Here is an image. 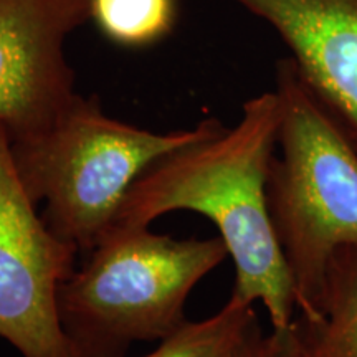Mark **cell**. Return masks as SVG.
Here are the masks:
<instances>
[{"instance_id":"6da1fadb","label":"cell","mask_w":357,"mask_h":357,"mask_svg":"<svg viewBox=\"0 0 357 357\" xmlns=\"http://www.w3.org/2000/svg\"><path fill=\"white\" fill-rule=\"evenodd\" d=\"M278 126L275 89L245 102L234 128L213 118L204 136L160 155L141 172L109 229H146L176 211L211 218L234 260L230 298L245 305L260 301L273 329L287 328L296 310L266 200Z\"/></svg>"},{"instance_id":"ba28073f","label":"cell","mask_w":357,"mask_h":357,"mask_svg":"<svg viewBox=\"0 0 357 357\" xmlns=\"http://www.w3.org/2000/svg\"><path fill=\"white\" fill-rule=\"evenodd\" d=\"M268 341L276 357H357V245L334 255L321 314L294 316Z\"/></svg>"},{"instance_id":"3957f363","label":"cell","mask_w":357,"mask_h":357,"mask_svg":"<svg viewBox=\"0 0 357 357\" xmlns=\"http://www.w3.org/2000/svg\"><path fill=\"white\" fill-rule=\"evenodd\" d=\"M227 257L220 236L109 230L58 289V321L75 357H126L134 342L172 336L189 321L192 289Z\"/></svg>"},{"instance_id":"30bf717a","label":"cell","mask_w":357,"mask_h":357,"mask_svg":"<svg viewBox=\"0 0 357 357\" xmlns=\"http://www.w3.org/2000/svg\"><path fill=\"white\" fill-rule=\"evenodd\" d=\"M93 19L106 37L126 47L162 38L174 24V0H93Z\"/></svg>"},{"instance_id":"8fae6325","label":"cell","mask_w":357,"mask_h":357,"mask_svg":"<svg viewBox=\"0 0 357 357\" xmlns=\"http://www.w3.org/2000/svg\"><path fill=\"white\" fill-rule=\"evenodd\" d=\"M234 357H276L268 341V334H263L258 318L248 328L240 346L236 347Z\"/></svg>"},{"instance_id":"8992f818","label":"cell","mask_w":357,"mask_h":357,"mask_svg":"<svg viewBox=\"0 0 357 357\" xmlns=\"http://www.w3.org/2000/svg\"><path fill=\"white\" fill-rule=\"evenodd\" d=\"M93 0H0V124L10 141L38 132L77 96L65 45Z\"/></svg>"},{"instance_id":"5b68a950","label":"cell","mask_w":357,"mask_h":357,"mask_svg":"<svg viewBox=\"0 0 357 357\" xmlns=\"http://www.w3.org/2000/svg\"><path fill=\"white\" fill-rule=\"evenodd\" d=\"M77 255L37 213L0 124V337L22 357H75L58 321L56 296Z\"/></svg>"},{"instance_id":"9c48e42d","label":"cell","mask_w":357,"mask_h":357,"mask_svg":"<svg viewBox=\"0 0 357 357\" xmlns=\"http://www.w3.org/2000/svg\"><path fill=\"white\" fill-rule=\"evenodd\" d=\"M255 319L253 305L229 298L215 314L202 321H187L144 357H234Z\"/></svg>"},{"instance_id":"7a4b0ae2","label":"cell","mask_w":357,"mask_h":357,"mask_svg":"<svg viewBox=\"0 0 357 357\" xmlns=\"http://www.w3.org/2000/svg\"><path fill=\"white\" fill-rule=\"evenodd\" d=\"M275 83L278 153L268 172V212L291 275L296 310L316 318L334 255L357 245V147L291 56L276 63Z\"/></svg>"},{"instance_id":"277c9868","label":"cell","mask_w":357,"mask_h":357,"mask_svg":"<svg viewBox=\"0 0 357 357\" xmlns=\"http://www.w3.org/2000/svg\"><path fill=\"white\" fill-rule=\"evenodd\" d=\"M213 118L192 129L153 132L105 113L78 95L38 132L10 141L17 174L61 242L88 255L108 234L134 184L160 155L199 139Z\"/></svg>"},{"instance_id":"52a82bcc","label":"cell","mask_w":357,"mask_h":357,"mask_svg":"<svg viewBox=\"0 0 357 357\" xmlns=\"http://www.w3.org/2000/svg\"><path fill=\"white\" fill-rule=\"evenodd\" d=\"M273 26L311 91L357 147V0H234Z\"/></svg>"}]
</instances>
